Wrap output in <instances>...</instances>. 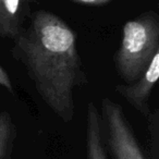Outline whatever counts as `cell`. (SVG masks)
Wrapping results in <instances>:
<instances>
[{"mask_svg": "<svg viewBox=\"0 0 159 159\" xmlns=\"http://www.w3.org/2000/svg\"><path fill=\"white\" fill-rule=\"evenodd\" d=\"M100 120L113 159H146L121 106L111 98L100 102Z\"/></svg>", "mask_w": 159, "mask_h": 159, "instance_id": "cell-3", "label": "cell"}, {"mask_svg": "<svg viewBox=\"0 0 159 159\" xmlns=\"http://www.w3.org/2000/svg\"><path fill=\"white\" fill-rule=\"evenodd\" d=\"M69 1L86 6H104L109 3L111 0H69Z\"/></svg>", "mask_w": 159, "mask_h": 159, "instance_id": "cell-10", "label": "cell"}, {"mask_svg": "<svg viewBox=\"0 0 159 159\" xmlns=\"http://www.w3.org/2000/svg\"><path fill=\"white\" fill-rule=\"evenodd\" d=\"M159 77V51L152 57L144 73L134 82L118 84L116 91L143 117L149 115V97Z\"/></svg>", "mask_w": 159, "mask_h": 159, "instance_id": "cell-4", "label": "cell"}, {"mask_svg": "<svg viewBox=\"0 0 159 159\" xmlns=\"http://www.w3.org/2000/svg\"><path fill=\"white\" fill-rule=\"evenodd\" d=\"M148 131H149L150 152L154 159H158L159 155V109L155 108L147 116Z\"/></svg>", "mask_w": 159, "mask_h": 159, "instance_id": "cell-8", "label": "cell"}, {"mask_svg": "<svg viewBox=\"0 0 159 159\" xmlns=\"http://www.w3.org/2000/svg\"><path fill=\"white\" fill-rule=\"evenodd\" d=\"M0 86H2L3 89H6L9 93L11 94L14 93L13 84H12L11 79H10L9 74H8L7 71L5 70V68L1 64H0Z\"/></svg>", "mask_w": 159, "mask_h": 159, "instance_id": "cell-9", "label": "cell"}, {"mask_svg": "<svg viewBox=\"0 0 159 159\" xmlns=\"http://www.w3.org/2000/svg\"><path fill=\"white\" fill-rule=\"evenodd\" d=\"M27 0H0V37L16 39L22 31Z\"/></svg>", "mask_w": 159, "mask_h": 159, "instance_id": "cell-5", "label": "cell"}, {"mask_svg": "<svg viewBox=\"0 0 159 159\" xmlns=\"http://www.w3.org/2000/svg\"><path fill=\"white\" fill-rule=\"evenodd\" d=\"M13 42L12 55L25 66L42 100L63 122H71L75 89L89 83L75 32L58 16L38 10Z\"/></svg>", "mask_w": 159, "mask_h": 159, "instance_id": "cell-1", "label": "cell"}, {"mask_svg": "<svg viewBox=\"0 0 159 159\" xmlns=\"http://www.w3.org/2000/svg\"><path fill=\"white\" fill-rule=\"evenodd\" d=\"M16 128L8 111L0 112V159H11Z\"/></svg>", "mask_w": 159, "mask_h": 159, "instance_id": "cell-7", "label": "cell"}, {"mask_svg": "<svg viewBox=\"0 0 159 159\" xmlns=\"http://www.w3.org/2000/svg\"><path fill=\"white\" fill-rule=\"evenodd\" d=\"M86 159H108L100 115L94 102H89L86 109Z\"/></svg>", "mask_w": 159, "mask_h": 159, "instance_id": "cell-6", "label": "cell"}, {"mask_svg": "<svg viewBox=\"0 0 159 159\" xmlns=\"http://www.w3.org/2000/svg\"><path fill=\"white\" fill-rule=\"evenodd\" d=\"M158 51L159 16L155 11H146L122 26L120 46L113 55L116 71L128 84L134 82Z\"/></svg>", "mask_w": 159, "mask_h": 159, "instance_id": "cell-2", "label": "cell"}]
</instances>
